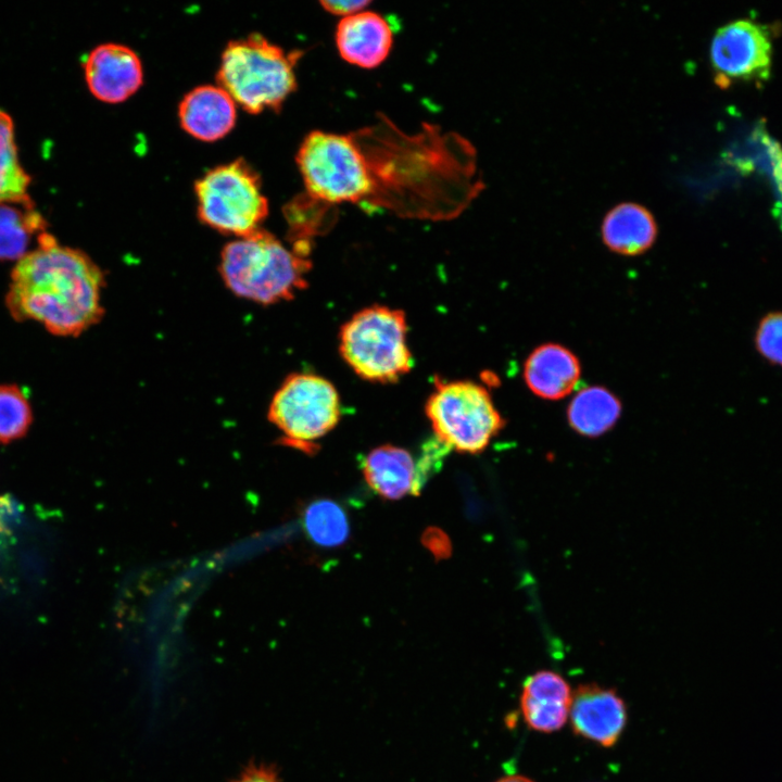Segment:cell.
Instances as JSON below:
<instances>
[{
	"mask_svg": "<svg viewBox=\"0 0 782 782\" xmlns=\"http://www.w3.org/2000/svg\"><path fill=\"white\" fill-rule=\"evenodd\" d=\"M357 152V204L402 216L446 218L478 194L476 156L468 141L426 125L406 135L382 117L350 133Z\"/></svg>",
	"mask_w": 782,
	"mask_h": 782,
	"instance_id": "6da1fadb",
	"label": "cell"
},
{
	"mask_svg": "<svg viewBox=\"0 0 782 782\" xmlns=\"http://www.w3.org/2000/svg\"><path fill=\"white\" fill-rule=\"evenodd\" d=\"M102 269L83 251L60 245L46 231L38 248L11 273L7 306L18 321L34 320L55 336L76 337L103 315Z\"/></svg>",
	"mask_w": 782,
	"mask_h": 782,
	"instance_id": "7a4b0ae2",
	"label": "cell"
},
{
	"mask_svg": "<svg viewBox=\"0 0 782 782\" xmlns=\"http://www.w3.org/2000/svg\"><path fill=\"white\" fill-rule=\"evenodd\" d=\"M311 267L308 257L261 228L228 242L218 266L234 294L265 305L288 301L303 290Z\"/></svg>",
	"mask_w": 782,
	"mask_h": 782,
	"instance_id": "3957f363",
	"label": "cell"
},
{
	"mask_svg": "<svg viewBox=\"0 0 782 782\" xmlns=\"http://www.w3.org/2000/svg\"><path fill=\"white\" fill-rule=\"evenodd\" d=\"M301 55L251 34L226 46L217 80L249 113L278 110L297 88L294 67Z\"/></svg>",
	"mask_w": 782,
	"mask_h": 782,
	"instance_id": "277c9868",
	"label": "cell"
},
{
	"mask_svg": "<svg viewBox=\"0 0 782 782\" xmlns=\"http://www.w3.org/2000/svg\"><path fill=\"white\" fill-rule=\"evenodd\" d=\"M407 330L403 311L379 304L364 307L341 326L340 355L366 381L396 382L413 367Z\"/></svg>",
	"mask_w": 782,
	"mask_h": 782,
	"instance_id": "5b68a950",
	"label": "cell"
},
{
	"mask_svg": "<svg viewBox=\"0 0 782 782\" xmlns=\"http://www.w3.org/2000/svg\"><path fill=\"white\" fill-rule=\"evenodd\" d=\"M425 412L436 438L459 453L483 452L505 427L489 390L470 380L436 378Z\"/></svg>",
	"mask_w": 782,
	"mask_h": 782,
	"instance_id": "8992f818",
	"label": "cell"
},
{
	"mask_svg": "<svg viewBox=\"0 0 782 782\" xmlns=\"http://www.w3.org/2000/svg\"><path fill=\"white\" fill-rule=\"evenodd\" d=\"M194 192L200 220L222 234L250 235L268 214L260 176L242 159L210 169L195 182Z\"/></svg>",
	"mask_w": 782,
	"mask_h": 782,
	"instance_id": "52a82bcc",
	"label": "cell"
},
{
	"mask_svg": "<svg viewBox=\"0 0 782 782\" xmlns=\"http://www.w3.org/2000/svg\"><path fill=\"white\" fill-rule=\"evenodd\" d=\"M341 417L336 387L326 378L308 373L289 375L275 392L268 419L294 449L313 452L314 442L330 432Z\"/></svg>",
	"mask_w": 782,
	"mask_h": 782,
	"instance_id": "ba28073f",
	"label": "cell"
},
{
	"mask_svg": "<svg viewBox=\"0 0 782 782\" xmlns=\"http://www.w3.org/2000/svg\"><path fill=\"white\" fill-rule=\"evenodd\" d=\"M709 58L715 80L720 86L765 80L771 71V34L765 25L752 20L730 22L715 33Z\"/></svg>",
	"mask_w": 782,
	"mask_h": 782,
	"instance_id": "9c48e42d",
	"label": "cell"
},
{
	"mask_svg": "<svg viewBox=\"0 0 782 782\" xmlns=\"http://www.w3.org/2000/svg\"><path fill=\"white\" fill-rule=\"evenodd\" d=\"M90 92L100 101L119 103L141 86L143 71L139 56L129 47L103 43L92 49L84 61Z\"/></svg>",
	"mask_w": 782,
	"mask_h": 782,
	"instance_id": "30bf717a",
	"label": "cell"
},
{
	"mask_svg": "<svg viewBox=\"0 0 782 782\" xmlns=\"http://www.w3.org/2000/svg\"><path fill=\"white\" fill-rule=\"evenodd\" d=\"M569 718L576 734L611 747L625 729L627 708L615 690L582 684L572 692Z\"/></svg>",
	"mask_w": 782,
	"mask_h": 782,
	"instance_id": "8fae6325",
	"label": "cell"
},
{
	"mask_svg": "<svg viewBox=\"0 0 782 782\" xmlns=\"http://www.w3.org/2000/svg\"><path fill=\"white\" fill-rule=\"evenodd\" d=\"M393 42L391 25L382 15L361 11L342 17L336 29V45L343 60L363 68L380 65Z\"/></svg>",
	"mask_w": 782,
	"mask_h": 782,
	"instance_id": "7c38bea8",
	"label": "cell"
},
{
	"mask_svg": "<svg viewBox=\"0 0 782 782\" xmlns=\"http://www.w3.org/2000/svg\"><path fill=\"white\" fill-rule=\"evenodd\" d=\"M572 692L567 681L551 670L529 676L520 695V709L526 724L535 731L560 730L569 718Z\"/></svg>",
	"mask_w": 782,
	"mask_h": 782,
	"instance_id": "4fadbf2b",
	"label": "cell"
},
{
	"mask_svg": "<svg viewBox=\"0 0 782 782\" xmlns=\"http://www.w3.org/2000/svg\"><path fill=\"white\" fill-rule=\"evenodd\" d=\"M581 364L568 348L554 343L537 346L524 365V380L537 396L556 401L570 394L580 381Z\"/></svg>",
	"mask_w": 782,
	"mask_h": 782,
	"instance_id": "5bb4252c",
	"label": "cell"
},
{
	"mask_svg": "<svg viewBox=\"0 0 782 782\" xmlns=\"http://www.w3.org/2000/svg\"><path fill=\"white\" fill-rule=\"evenodd\" d=\"M178 117L182 129L193 138L215 141L234 128L236 102L219 85L199 86L181 100Z\"/></svg>",
	"mask_w": 782,
	"mask_h": 782,
	"instance_id": "9a60e30c",
	"label": "cell"
},
{
	"mask_svg": "<svg viewBox=\"0 0 782 782\" xmlns=\"http://www.w3.org/2000/svg\"><path fill=\"white\" fill-rule=\"evenodd\" d=\"M658 234L654 215L635 202H621L604 216L601 235L604 244L617 254L636 256L647 251Z\"/></svg>",
	"mask_w": 782,
	"mask_h": 782,
	"instance_id": "2e32d148",
	"label": "cell"
},
{
	"mask_svg": "<svg viewBox=\"0 0 782 782\" xmlns=\"http://www.w3.org/2000/svg\"><path fill=\"white\" fill-rule=\"evenodd\" d=\"M367 484L387 500L413 494L416 464L412 454L400 446L384 444L371 450L362 462Z\"/></svg>",
	"mask_w": 782,
	"mask_h": 782,
	"instance_id": "e0dca14e",
	"label": "cell"
},
{
	"mask_svg": "<svg viewBox=\"0 0 782 782\" xmlns=\"http://www.w3.org/2000/svg\"><path fill=\"white\" fill-rule=\"evenodd\" d=\"M622 412L619 398L603 386L578 391L567 406V421L578 434L597 438L615 427Z\"/></svg>",
	"mask_w": 782,
	"mask_h": 782,
	"instance_id": "ac0fdd59",
	"label": "cell"
},
{
	"mask_svg": "<svg viewBox=\"0 0 782 782\" xmlns=\"http://www.w3.org/2000/svg\"><path fill=\"white\" fill-rule=\"evenodd\" d=\"M10 204L0 203V261L21 260L28 253L31 236L45 232L43 218L33 205L17 209Z\"/></svg>",
	"mask_w": 782,
	"mask_h": 782,
	"instance_id": "d6986e66",
	"label": "cell"
},
{
	"mask_svg": "<svg viewBox=\"0 0 782 782\" xmlns=\"http://www.w3.org/2000/svg\"><path fill=\"white\" fill-rule=\"evenodd\" d=\"M28 174L20 164L11 116L0 110V203L33 204Z\"/></svg>",
	"mask_w": 782,
	"mask_h": 782,
	"instance_id": "ffe728a7",
	"label": "cell"
},
{
	"mask_svg": "<svg viewBox=\"0 0 782 782\" xmlns=\"http://www.w3.org/2000/svg\"><path fill=\"white\" fill-rule=\"evenodd\" d=\"M303 525L308 538L321 547L342 545L350 532L345 512L329 499L310 503L304 509Z\"/></svg>",
	"mask_w": 782,
	"mask_h": 782,
	"instance_id": "44dd1931",
	"label": "cell"
},
{
	"mask_svg": "<svg viewBox=\"0 0 782 782\" xmlns=\"http://www.w3.org/2000/svg\"><path fill=\"white\" fill-rule=\"evenodd\" d=\"M33 421L25 392L16 384H0V443L24 437Z\"/></svg>",
	"mask_w": 782,
	"mask_h": 782,
	"instance_id": "7402d4cb",
	"label": "cell"
},
{
	"mask_svg": "<svg viewBox=\"0 0 782 782\" xmlns=\"http://www.w3.org/2000/svg\"><path fill=\"white\" fill-rule=\"evenodd\" d=\"M756 344L766 358L782 365V313H771L761 320Z\"/></svg>",
	"mask_w": 782,
	"mask_h": 782,
	"instance_id": "603a6c76",
	"label": "cell"
},
{
	"mask_svg": "<svg viewBox=\"0 0 782 782\" xmlns=\"http://www.w3.org/2000/svg\"><path fill=\"white\" fill-rule=\"evenodd\" d=\"M449 451L450 449L441 443L437 438L425 445V450L416 464V477L413 490L414 495H417L420 492L434 470L439 469Z\"/></svg>",
	"mask_w": 782,
	"mask_h": 782,
	"instance_id": "cb8c5ba5",
	"label": "cell"
},
{
	"mask_svg": "<svg viewBox=\"0 0 782 782\" xmlns=\"http://www.w3.org/2000/svg\"><path fill=\"white\" fill-rule=\"evenodd\" d=\"M231 782H279L274 767L262 764L247 766Z\"/></svg>",
	"mask_w": 782,
	"mask_h": 782,
	"instance_id": "d4e9b609",
	"label": "cell"
},
{
	"mask_svg": "<svg viewBox=\"0 0 782 782\" xmlns=\"http://www.w3.org/2000/svg\"><path fill=\"white\" fill-rule=\"evenodd\" d=\"M368 4H370L368 0L320 1L324 10L343 17L364 11Z\"/></svg>",
	"mask_w": 782,
	"mask_h": 782,
	"instance_id": "484cf974",
	"label": "cell"
},
{
	"mask_svg": "<svg viewBox=\"0 0 782 782\" xmlns=\"http://www.w3.org/2000/svg\"><path fill=\"white\" fill-rule=\"evenodd\" d=\"M426 546L437 556H444L450 552V542L444 533L438 529L428 530L424 537Z\"/></svg>",
	"mask_w": 782,
	"mask_h": 782,
	"instance_id": "4316f807",
	"label": "cell"
},
{
	"mask_svg": "<svg viewBox=\"0 0 782 782\" xmlns=\"http://www.w3.org/2000/svg\"><path fill=\"white\" fill-rule=\"evenodd\" d=\"M495 782H534V781H532L531 779L524 777V775L512 774V775L503 777Z\"/></svg>",
	"mask_w": 782,
	"mask_h": 782,
	"instance_id": "83f0119b",
	"label": "cell"
}]
</instances>
